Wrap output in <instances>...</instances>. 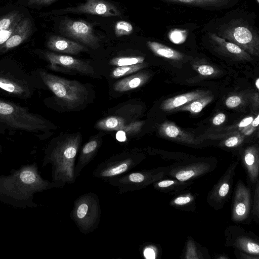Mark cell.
I'll use <instances>...</instances> for the list:
<instances>
[{
	"label": "cell",
	"instance_id": "cell-1",
	"mask_svg": "<svg viewBox=\"0 0 259 259\" xmlns=\"http://www.w3.org/2000/svg\"><path fill=\"white\" fill-rule=\"evenodd\" d=\"M54 188L58 187L41 177L36 163L24 165L0 176V201L19 208L36 207L34 194Z\"/></svg>",
	"mask_w": 259,
	"mask_h": 259
},
{
	"label": "cell",
	"instance_id": "cell-2",
	"mask_svg": "<svg viewBox=\"0 0 259 259\" xmlns=\"http://www.w3.org/2000/svg\"><path fill=\"white\" fill-rule=\"evenodd\" d=\"M206 32L232 42L250 55L259 56V32L250 14L233 10L206 25Z\"/></svg>",
	"mask_w": 259,
	"mask_h": 259
},
{
	"label": "cell",
	"instance_id": "cell-3",
	"mask_svg": "<svg viewBox=\"0 0 259 259\" xmlns=\"http://www.w3.org/2000/svg\"><path fill=\"white\" fill-rule=\"evenodd\" d=\"M80 143V134H74L57 141L47 151L42 166L52 165V182L58 188L75 182L74 167Z\"/></svg>",
	"mask_w": 259,
	"mask_h": 259
},
{
	"label": "cell",
	"instance_id": "cell-4",
	"mask_svg": "<svg viewBox=\"0 0 259 259\" xmlns=\"http://www.w3.org/2000/svg\"><path fill=\"white\" fill-rule=\"evenodd\" d=\"M101 216L100 200L96 193L83 194L74 201L70 218L82 234H88L96 229Z\"/></svg>",
	"mask_w": 259,
	"mask_h": 259
},
{
	"label": "cell",
	"instance_id": "cell-5",
	"mask_svg": "<svg viewBox=\"0 0 259 259\" xmlns=\"http://www.w3.org/2000/svg\"><path fill=\"white\" fill-rule=\"evenodd\" d=\"M39 74L45 84L68 107L76 108L87 99L88 91L80 82L68 80L45 71H40Z\"/></svg>",
	"mask_w": 259,
	"mask_h": 259
},
{
	"label": "cell",
	"instance_id": "cell-6",
	"mask_svg": "<svg viewBox=\"0 0 259 259\" xmlns=\"http://www.w3.org/2000/svg\"><path fill=\"white\" fill-rule=\"evenodd\" d=\"M0 123L17 130L37 132L46 128V121L26 109L0 99Z\"/></svg>",
	"mask_w": 259,
	"mask_h": 259
},
{
	"label": "cell",
	"instance_id": "cell-7",
	"mask_svg": "<svg viewBox=\"0 0 259 259\" xmlns=\"http://www.w3.org/2000/svg\"><path fill=\"white\" fill-rule=\"evenodd\" d=\"M167 166L128 172L108 180V183L118 189V193L140 190L166 177Z\"/></svg>",
	"mask_w": 259,
	"mask_h": 259
},
{
	"label": "cell",
	"instance_id": "cell-8",
	"mask_svg": "<svg viewBox=\"0 0 259 259\" xmlns=\"http://www.w3.org/2000/svg\"><path fill=\"white\" fill-rule=\"evenodd\" d=\"M145 158L135 152L115 155L99 164L93 172V176L107 182L110 179L129 172L138 166Z\"/></svg>",
	"mask_w": 259,
	"mask_h": 259
},
{
	"label": "cell",
	"instance_id": "cell-9",
	"mask_svg": "<svg viewBox=\"0 0 259 259\" xmlns=\"http://www.w3.org/2000/svg\"><path fill=\"white\" fill-rule=\"evenodd\" d=\"M217 165V161L210 158L186 159L168 166L166 177L184 182L193 181L210 172Z\"/></svg>",
	"mask_w": 259,
	"mask_h": 259
},
{
	"label": "cell",
	"instance_id": "cell-10",
	"mask_svg": "<svg viewBox=\"0 0 259 259\" xmlns=\"http://www.w3.org/2000/svg\"><path fill=\"white\" fill-rule=\"evenodd\" d=\"M226 245L234 250L249 255L254 259L259 258V240L251 232L240 226H229L225 231Z\"/></svg>",
	"mask_w": 259,
	"mask_h": 259
},
{
	"label": "cell",
	"instance_id": "cell-11",
	"mask_svg": "<svg viewBox=\"0 0 259 259\" xmlns=\"http://www.w3.org/2000/svg\"><path fill=\"white\" fill-rule=\"evenodd\" d=\"M59 30L65 36L92 49L99 47V38L95 34L92 25L85 21L65 17L60 23Z\"/></svg>",
	"mask_w": 259,
	"mask_h": 259
},
{
	"label": "cell",
	"instance_id": "cell-12",
	"mask_svg": "<svg viewBox=\"0 0 259 259\" xmlns=\"http://www.w3.org/2000/svg\"><path fill=\"white\" fill-rule=\"evenodd\" d=\"M238 161L232 162L208 192L206 201L215 210L221 209L231 196Z\"/></svg>",
	"mask_w": 259,
	"mask_h": 259
},
{
	"label": "cell",
	"instance_id": "cell-13",
	"mask_svg": "<svg viewBox=\"0 0 259 259\" xmlns=\"http://www.w3.org/2000/svg\"><path fill=\"white\" fill-rule=\"evenodd\" d=\"M252 201L251 190L243 181L239 180L233 193L231 220L236 223H241L248 219Z\"/></svg>",
	"mask_w": 259,
	"mask_h": 259
},
{
	"label": "cell",
	"instance_id": "cell-14",
	"mask_svg": "<svg viewBox=\"0 0 259 259\" xmlns=\"http://www.w3.org/2000/svg\"><path fill=\"white\" fill-rule=\"evenodd\" d=\"M88 14L104 17H121L119 10L105 0H85L84 3L59 10L58 13Z\"/></svg>",
	"mask_w": 259,
	"mask_h": 259
},
{
	"label": "cell",
	"instance_id": "cell-15",
	"mask_svg": "<svg viewBox=\"0 0 259 259\" xmlns=\"http://www.w3.org/2000/svg\"><path fill=\"white\" fill-rule=\"evenodd\" d=\"M45 56L52 69L76 72L88 75L95 73L93 67L88 62L70 56L56 54L52 52H47Z\"/></svg>",
	"mask_w": 259,
	"mask_h": 259
},
{
	"label": "cell",
	"instance_id": "cell-16",
	"mask_svg": "<svg viewBox=\"0 0 259 259\" xmlns=\"http://www.w3.org/2000/svg\"><path fill=\"white\" fill-rule=\"evenodd\" d=\"M204 34L206 39L212 45L216 51L239 59L251 60L250 55L237 45L229 42L213 33L205 31Z\"/></svg>",
	"mask_w": 259,
	"mask_h": 259
},
{
	"label": "cell",
	"instance_id": "cell-17",
	"mask_svg": "<svg viewBox=\"0 0 259 259\" xmlns=\"http://www.w3.org/2000/svg\"><path fill=\"white\" fill-rule=\"evenodd\" d=\"M159 133L162 137L183 144L198 145L201 143L193 135L182 130L172 122H163L159 127Z\"/></svg>",
	"mask_w": 259,
	"mask_h": 259
},
{
	"label": "cell",
	"instance_id": "cell-18",
	"mask_svg": "<svg viewBox=\"0 0 259 259\" xmlns=\"http://www.w3.org/2000/svg\"><path fill=\"white\" fill-rule=\"evenodd\" d=\"M241 161L249 182L254 185L258 179L259 176L258 147L253 145L246 148L242 152Z\"/></svg>",
	"mask_w": 259,
	"mask_h": 259
},
{
	"label": "cell",
	"instance_id": "cell-19",
	"mask_svg": "<svg viewBox=\"0 0 259 259\" xmlns=\"http://www.w3.org/2000/svg\"><path fill=\"white\" fill-rule=\"evenodd\" d=\"M165 2L206 10H221L234 7L238 0H160Z\"/></svg>",
	"mask_w": 259,
	"mask_h": 259
},
{
	"label": "cell",
	"instance_id": "cell-20",
	"mask_svg": "<svg viewBox=\"0 0 259 259\" xmlns=\"http://www.w3.org/2000/svg\"><path fill=\"white\" fill-rule=\"evenodd\" d=\"M48 47L54 51L70 55H77L88 51L84 46L60 36L51 37L48 42Z\"/></svg>",
	"mask_w": 259,
	"mask_h": 259
},
{
	"label": "cell",
	"instance_id": "cell-21",
	"mask_svg": "<svg viewBox=\"0 0 259 259\" xmlns=\"http://www.w3.org/2000/svg\"><path fill=\"white\" fill-rule=\"evenodd\" d=\"M100 140L94 138L82 147L80 152L78 161L75 165L74 175L76 178L82 170L93 160L100 146Z\"/></svg>",
	"mask_w": 259,
	"mask_h": 259
},
{
	"label": "cell",
	"instance_id": "cell-22",
	"mask_svg": "<svg viewBox=\"0 0 259 259\" xmlns=\"http://www.w3.org/2000/svg\"><path fill=\"white\" fill-rule=\"evenodd\" d=\"M209 93L208 91L197 90L179 95L164 100L161 103L160 108L165 111L175 110L194 100L208 95Z\"/></svg>",
	"mask_w": 259,
	"mask_h": 259
},
{
	"label": "cell",
	"instance_id": "cell-23",
	"mask_svg": "<svg viewBox=\"0 0 259 259\" xmlns=\"http://www.w3.org/2000/svg\"><path fill=\"white\" fill-rule=\"evenodd\" d=\"M193 183V181L184 182L169 178H163L153 183V186L155 190L160 192L170 195H177L185 190Z\"/></svg>",
	"mask_w": 259,
	"mask_h": 259
},
{
	"label": "cell",
	"instance_id": "cell-24",
	"mask_svg": "<svg viewBox=\"0 0 259 259\" xmlns=\"http://www.w3.org/2000/svg\"><path fill=\"white\" fill-rule=\"evenodd\" d=\"M149 74L142 72L124 78L116 82L113 86L115 91H128L143 85L148 80Z\"/></svg>",
	"mask_w": 259,
	"mask_h": 259
},
{
	"label": "cell",
	"instance_id": "cell-25",
	"mask_svg": "<svg viewBox=\"0 0 259 259\" xmlns=\"http://www.w3.org/2000/svg\"><path fill=\"white\" fill-rule=\"evenodd\" d=\"M0 89L19 97L28 94L27 87L24 83L6 76L0 75Z\"/></svg>",
	"mask_w": 259,
	"mask_h": 259
},
{
	"label": "cell",
	"instance_id": "cell-26",
	"mask_svg": "<svg viewBox=\"0 0 259 259\" xmlns=\"http://www.w3.org/2000/svg\"><path fill=\"white\" fill-rule=\"evenodd\" d=\"M147 45L157 56L176 61L182 60L184 57L183 54L160 42L149 40Z\"/></svg>",
	"mask_w": 259,
	"mask_h": 259
},
{
	"label": "cell",
	"instance_id": "cell-27",
	"mask_svg": "<svg viewBox=\"0 0 259 259\" xmlns=\"http://www.w3.org/2000/svg\"><path fill=\"white\" fill-rule=\"evenodd\" d=\"M169 205L179 210L194 211L196 209V196L187 192L178 194L169 202Z\"/></svg>",
	"mask_w": 259,
	"mask_h": 259
},
{
	"label": "cell",
	"instance_id": "cell-28",
	"mask_svg": "<svg viewBox=\"0 0 259 259\" xmlns=\"http://www.w3.org/2000/svg\"><path fill=\"white\" fill-rule=\"evenodd\" d=\"M212 95H208L185 104L175 110V111H188L192 114L199 113L202 110L213 100Z\"/></svg>",
	"mask_w": 259,
	"mask_h": 259
},
{
	"label": "cell",
	"instance_id": "cell-29",
	"mask_svg": "<svg viewBox=\"0 0 259 259\" xmlns=\"http://www.w3.org/2000/svg\"><path fill=\"white\" fill-rule=\"evenodd\" d=\"M124 119L120 117L112 116L99 121L96 124V128L107 131L122 130L125 125Z\"/></svg>",
	"mask_w": 259,
	"mask_h": 259
},
{
	"label": "cell",
	"instance_id": "cell-30",
	"mask_svg": "<svg viewBox=\"0 0 259 259\" xmlns=\"http://www.w3.org/2000/svg\"><path fill=\"white\" fill-rule=\"evenodd\" d=\"M145 66L146 64L144 62L128 66H118L112 71L111 76L113 78H117L137 72Z\"/></svg>",
	"mask_w": 259,
	"mask_h": 259
},
{
	"label": "cell",
	"instance_id": "cell-31",
	"mask_svg": "<svg viewBox=\"0 0 259 259\" xmlns=\"http://www.w3.org/2000/svg\"><path fill=\"white\" fill-rule=\"evenodd\" d=\"M145 58L141 56L118 57L112 59L109 63L116 66H128L144 62Z\"/></svg>",
	"mask_w": 259,
	"mask_h": 259
},
{
	"label": "cell",
	"instance_id": "cell-32",
	"mask_svg": "<svg viewBox=\"0 0 259 259\" xmlns=\"http://www.w3.org/2000/svg\"><path fill=\"white\" fill-rule=\"evenodd\" d=\"M185 258L187 259L204 258L199 248L196 245L195 241L190 237L188 239L186 244Z\"/></svg>",
	"mask_w": 259,
	"mask_h": 259
},
{
	"label": "cell",
	"instance_id": "cell-33",
	"mask_svg": "<svg viewBox=\"0 0 259 259\" xmlns=\"http://www.w3.org/2000/svg\"><path fill=\"white\" fill-rule=\"evenodd\" d=\"M255 188L251 208V218L257 224L259 222V179L254 184Z\"/></svg>",
	"mask_w": 259,
	"mask_h": 259
},
{
	"label": "cell",
	"instance_id": "cell-34",
	"mask_svg": "<svg viewBox=\"0 0 259 259\" xmlns=\"http://www.w3.org/2000/svg\"><path fill=\"white\" fill-rule=\"evenodd\" d=\"M115 34L117 37L128 35L133 31V26L127 21L121 20L117 22L114 28Z\"/></svg>",
	"mask_w": 259,
	"mask_h": 259
},
{
	"label": "cell",
	"instance_id": "cell-35",
	"mask_svg": "<svg viewBox=\"0 0 259 259\" xmlns=\"http://www.w3.org/2000/svg\"><path fill=\"white\" fill-rule=\"evenodd\" d=\"M24 34H13L2 45L1 51H7L8 50L18 46L21 44L25 38Z\"/></svg>",
	"mask_w": 259,
	"mask_h": 259
},
{
	"label": "cell",
	"instance_id": "cell-36",
	"mask_svg": "<svg viewBox=\"0 0 259 259\" xmlns=\"http://www.w3.org/2000/svg\"><path fill=\"white\" fill-rule=\"evenodd\" d=\"M244 141V137L240 135H234L226 139L223 145L226 147L233 148L240 146Z\"/></svg>",
	"mask_w": 259,
	"mask_h": 259
},
{
	"label": "cell",
	"instance_id": "cell-37",
	"mask_svg": "<svg viewBox=\"0 0 259 259\" xmlns=\"http://www.w3.org/2000/svg\"><path fill=\"white\" fill-rule=\"evenodd\" d=\"M259 124V114H257L256 117L253 119L251 123L248 125L242 128L241 131L244 135L249 136L251 135L256 128V127Z\"/></svg>",
	"mask_w": 259,
	"mask_h": 259
},
{
	"label": "cell",
	"instance_id": "cell-38",
	"mask_svg": "<svg viewBox=\"0 0 259 259\" xmlns=\"http://www.w3.org/2000/svg\"><path fill=\"white\" fill-rule=\"evenodd\" d=\"M242 103V99L239 96L233 95L229 97L225 101L226 105L229 108L238 107Z\"/></svg>",
	"mask_w": 259,
	"mask_h": 259
},
{
	"label": "cell",
	"instance_id": "cell-39",
	"mask_svg": "<svg viewBox=\"0 0 259 259\" xmlns=\"http://www.w3.org/2000/svg\"><path fill=\"white\" fill-rule=\"evenodd\" d=\"M197 71L203 76H209L213 74L214 72V69L208 65H201L197 67Z\"/></svg>",
	"mask_w": 259,
	"mask_h": 259
},
{
	"label": "cell",
	"instance_id": "cell-40",
	"mask_svg": "<svg viewBox=\"0 0 259 259\" xmlns=\"http://www.w3.org/2000/svg\"><path fill=\"white\" fill-rule=\"evenodd\" d=\"M143 255L146 258H155L156 252L155 248L151 245L145 246L143 249Z\"/></svg>",
	"mask_w": 259,
	"mask_h": 259
},
{
	"label": "cell",
	"instance_id": "cell-41",
	"mask_svg": "<svg viewBox=\"0 0 259 259\" xmlns=\"http://www.w3.org/2000/svg\"><path fill=\"white\" fill-rule=\"evenodd\" d=\"M226 119V115L223 113H220L216 115L212 119V123L215 125L222 124Z\"/></svg>",
	"mask_w": 259,
	"mask_h": 259
},
{
	"label": "cell",
	"instance_id": "cell-42",
	"mask_svg": "<svg viewBox=\"0 0 259 259\" xmlns=\"http://www.w3.org/2000/svg\"><path fill=\"white\" fill-rule=\"evenodd\" d=\"M12 20L9 18H5L0 20V31L4 30L10 27Z\"/></svg>",
	"mask_w": 259,
	"mask_h": 259
},
{
	"label": "cell",
	"instance_id": "cell-43",
	"mask_svg": "<svg viewBox=\"0 0 259 259\" xmlns=\"http://www.w3.org/2000/svg\"><path fill=\"white\" fill-rule=\"evenodd\" d=\"M116 139L120 142H124L127 140L126 133L123 130H118L116 134Z\"/></svg>",
	"mask_w": 259,
	"mask_h": 259
},
{
	"label": "cell",
	"instance_id": "cell-44",
	"mask_svg": "<svg viewBox=\"0 0 259 259\" xmlns=\"http://www.w3.org/2000/svg\"><path fill=\"white\" fill-rule=\"evenodd\" d=\"M253 119V117L248 116L242 119L238 124V127L242 128L250 124Z\"/></svg>",
	"mask_w": 259,
	"mask_h": 259
},
{
	"label": "cell",
	"instance_id": "cell-45",
	"mask_svg": "<svg viewBox=\"0 0 259 259\" xmlns=\"http://www.w3.org/2000/svg\"><path fill=\"white\" fill-rule=\"evenodd\" d=\"M255 85L257 90L259 89V78H257L255 82Z\"/></svg>",
	"mask_w": 259,
	"mask_h": 259
},
{
	"label": "cell",
	"instance_id": "cell-46",
	"mask_svg": "<svg viewBox=\"0 0 259 259\" xmlns=\"http://www.w3.org/2000/svg\"><path fill=\"white\" fill-rule=\"evenodd\" d=\"M257 4H259V0H255Z\"/></svg>",
	"mask_w": 259,
	"mask_h": 259
}]
</instances>
